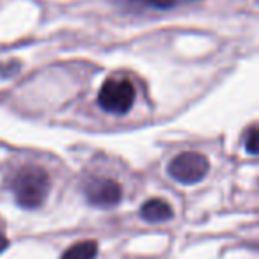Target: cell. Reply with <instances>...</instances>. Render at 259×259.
Wrapping results in <instances>:
<instances>
[{"mask_svg": "<svg viewBox=\"0 0 259 259\" xmlns=\"http://www.w3.org/2000/svg\"><path fill=\"white\" fill-rule=\"evenodd\" d=\"M245 148L252 155H259V126L247 132V135H245Z\"/></svg>", "mask_w": 259, "mask_h": 259, "instance_id": "cell-7", "label": "cell"}, {"mask_svg": "<svg viewBox=\"0 0 259 259\" xmlns=\"http://www.w3.org/2000/svg\"><path fill=\"white\" fill-rule=\"evenodd\" d=\"M141 217L148 222H165L172 219V208L163 199H149L142 204Z\"/></svg>", "mask_w": 259, "mask_h": 259, "instance_id": "cell-5", "label": "cell"}, {"mask_svg": "<svg viewBox=\"0 0 259 259\" xmlns=\"http://www.w3.org/2000/svg\"><path fill=\"white\" fill-rule=\"evenodd\" d=\"M98 254V243L93 240L76 241L62 252L61 259H94Z\"/></svg>", "mask_w": 259, "mask_h": 259, "instance_id": "cell-6", "label": "cell"}, {"mask_svg": "<svg viewBox=\"0 0 259 259\" xmlns=\"http://www.w3.org/2000/svg\"><path fill=\"white\" fill-rule=\"evenodd\" d=\"M8 245H9V241H8V238H6V234L0 231V254L8 248Z\"/></svg>", "mask_w": 259, "mask_h": 259, "instance_id": "cell-9", "label": "cell"}, {"mask_svg": "<svg viewBox=\"0 0 259 259\" xmlns=\"http://www.w3.org/2000/svg\"><path fill=\"white\" fill-rule=\"evenodd\" d=\"M137 2L155 9H170L174 6L181 4V2H190V0H137Z\"/></svg>", "mask_w": 259, "mask_h": 259, "instance_id": "cell-8", "label": "cell"}, {"mask_svg": "<svg viewBox=\"0 0 259 259\" xmlns=\"http://www.w3.org/2000/svg\"><path fill=\"white\" fill-rule=\"evenodd\" d=\"M85 197L94 206L112 208V206L119 204L122 197V190L121 185L110 178H96V180H91L87 183Z\"/></svg>", "mask_w": 259, "mask_h": 259, "instance_id": "cell-4", "label": "cell"}, {"mask_svg": "<svg viewBox=\"0 0 259 259\" xmlns=\"http://www.w3.org/2000/svg\"><path fill=\"white\" fill-rule=\"evenodd\" d=\"M169 176L178 183L194 185L206 178L209 170V162L204 155L195 151H185L174 156L169 163Z\"/></svg>", "mask_w": 259, "mask_h": 259, "instance_id": "cell-3", "label": "cell"}, {"mask_svg": "<svg viewBox=\"0 0 259 259\" xmlns=\"http://www.w3.org/2000/svg\"><path fill=\"white\" fill-rule=\"evenodd\" d=\"M52 181L48 172L39 165L22 167L13 178V194L22 208L36 209L47 201Z\"/></svg>", "mask_w": 259, "mask_h": 259, "instance_id": "cell-1", "label": "cell"}, {"mask_svg": "<svg viewBox=\"0 0 259 259\" xmlns=\"http://www.w3.org/2000/svg\"><path fill=\"white\" fill-rule=\"evenodd\" d=\"M135 101V87L126 78H108L98 93V103L108 114L122 115Z\"/></svg>", "mask_w": 259, "mask_h": 259, "instance_id": "cell-2", "label": "cell"}]
</instances>
